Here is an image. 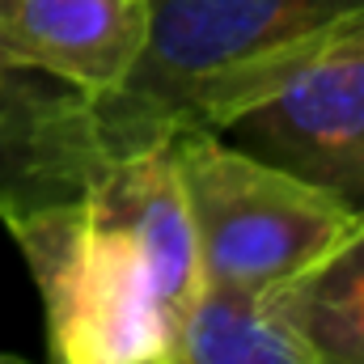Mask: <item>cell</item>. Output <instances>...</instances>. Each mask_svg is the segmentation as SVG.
<instances>
[{"instance_id":"obj_1","label":"cell","mask_w":364,"mask_h":364,"mask_svg":"<svg viewBox=\"0 0 364 364\" xmlns=\"http://www.w3.org/2000/svg\"><path fill=\"white\" fill-rule=\"evenodd\" d=\"M38 288L47 364H170L203 272L174 144L110 153L90 186L4 229Z\"/></svg>"},{"instance_id":"obj_2","label":"cell","mask_w":364,"mask_h":364,"mask_svg":"<svg viewBox=\"0 0 364 364\" xmlns=\"http://www.w3.org/2000/svg\"><path fill=\"white\" fill-rule=\"evenodd\" d=\"M364 34V0H149L132 77L93 102L110 153L220 132L322 51Z\"/></svg>"},{"instance_id":"obj_3","label":"cell","mask_w":364,"mask_h":364,"mask_svg":"<svg viewBox=\"0 0 364 364\" xmlns=\"http://www.w3.org/2000/svg\"><path fill=\"white\" fill-rule=\"evenodd\" d=\"M170 144L203 284L272 296L309 272L356 220L322 186L288 174L220 132L182 127Z\"/></svg>"},{"instance_id":"obj_4","label":"cell","mask_w":364,"mask_h":364,"mask_svg":"<svg viewBox=\"0 0 364 364\" xmlns=\"http://www.w3.org/2000/svg\"><path fill=\"white\" fill-rule=\"evenodd\" d=\"M220 136L364 216V34L296 68L267 97L233 114Z\"/></svg>"},{"instance_id":"obj_5","label":"cell","mask_w":364,"mask_h":364,"mask_svg":"<svg viewBox=\"0 0 364 364\" xmlns=\"http://www.w3.org/2000/svg\"><path fill=\"white\" fill-rule=\"evenodd\" d=\"M106 144L85 93L0 64V225L77 199Z\"/></svg>"},{"instance_id":"obj_6","label":"cell","mask_w":364,"mask_h":364,"mask_svg":"<svg viewBox=\"0 0 364 364\" xmlns=\"http://www.w3.org/2000/svg\"><path fill=\"white\" fill-rule=\"evenodd\" d=\"M149 43V0H0V64L85 93H114Z\"/></svg>"},{"instance_id":"obj_7","label":"cell","mask_w":364,"mask_h":364,"mask_svg":"<svg viewBox=\"0 0 364 364\" xmlns=\"http://www.w3.org/2000/svg\"><path fill=\"white\" fill-rule=\"evenodd\" d=\"M272 301L314 364H364V216Z\"/></svg>"},{"instance_id":"obj_8","label":"cell","mask_w":364,"mask_h":364,"mask_svg":"<svg viewBox=\"0 0 364 364\" xmlns=\"http://www.w3.org/2000/svg\"><path fill=\"white\" fill-rule=\"evenodd\" d=\"M170 364H314L272 296L203 284L186 309Z\"/></svg>"},{"instance_id":"obj_9","label":"cell","mask_w":364,"mask_h":364,"mask_svg":"<svg viewBox=\"0 0 364 364\" xmlns=\"http://www.w3.org/2000/svg\"><path fill=\"white\" fill-rule=\"evenodd\" d=\"M0 364H30V360H17V356H4V352H0Z\"/></svg>"}]
</instances>
